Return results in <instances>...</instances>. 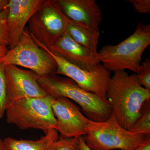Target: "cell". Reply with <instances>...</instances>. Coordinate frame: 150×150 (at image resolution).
I'll return each instance as SVG.
<instances>
[{"mask_svg": "<svg viewBox=\"0 0 150 150\" xmlns=\"http://www.w3.org/2000/svg\"><path fill=\"white\" fill-rule=\"evenodd\" d=\"M106 96L118 123L130 131L144 105L150 101V90L140 84L136 74L118 71L110 78Z\"/></svg>", "mask_w": 150, "mask_h": 150, "instance_id": "cell-1", "label": "cell"}, {"mask_svg": "<svg viewBox=\"0 0 150 150\" xmlns=\"http://www.w3.org/2000/svg\"><path fill=\"white\" fill-rule=\"evenodd\" d=\"M38 83L53 97H64L77 103L91 121L103 122L112 115V108L106 98L81 88L70 79L51 74L40 76Z\"/></svg>", "mask_w": 150, "mask_h": 150, "instance_id": "cell-2", "label": "cell"}, {"mask_svg": "<svg viewBox=\"0 0 150 150\" xmlns=\"http://www.w3.org/2000/svg\"><path fill=\"white\" fill-rule=\"evenodd\" d=\"M150 44V25L138 23L132 35L119 44L107 45L99 53L100 62L109 71L129 70L137 73L144 51Z\"/></svg>", "mask_w": 150, "mask_h": 150, "instance_id": "cell-3", "label": "cell"}, {"mask_svg": "<svg viewBox=\"0 0 150 150\" xmlns=\"http://www.w3.org/2000/svg\"><path fill=\"white\" fill-rule=\"evenodd\" d=\"M148 137L123 128L112 112L106 121L90 120L83 136L87 146L92 150H135L146 142Z\"/></svg>", "mask_w": 150, "mask_h": 150, "instance_id": "cell-4", "label": "cell"}, {"mask_svg": "<svg viewBox=\"0 0 150 150\" xmlns=\"http://www.w3.org/2000/svg\"><path fill=\"white\" fill-rule=\"evenodd\" d=\"M52 98L47 95L14 100L6 107L7 122L21 129H40L46 134L55 129L57 123L51 106Z\"/></svg>", "mask_w": 150, "mask_h": 150, "instance_id": "cell-5", "label": "cell"}, {"mask_svg": "<svg viewBox=\"0 0 150 150\" xmlns=\"http://www.w3.org/2000/svg\"><path fill=\"white\" fill-rule=\"evenodd\" d=\"M71 21L62 11L58 0L44 1L29 20L28 32L49 48L66 32Z\"/></svg>", "mask_w": 150, "mask_h": 150, "instance_id": "cell-6", "label": "cell"}, {"mask_svg": "<svg viewBox=\"0 0 150 150\" xmlns=\"http://www.w3.org/2000/svg\"><path fill=\"white\" fill-rule=\"evenodd\" d=\"M0 62L29 69L39 76L54 74L57 69L54 59L38 46L27 29L17 45L0 58Z\"/></svg>", "mask_w": 150, "mask_h": 150, "instance_id": "cell-7", "label": "cell"}, {"mask_svg": "<svg viewBox=\"0 0 150 150\" xmlns=\"http://www.w3.org/2000/svg\"><path fill=\"white\" fill-rule=\"evenodd\" d=\"M31 36L38 46L54 59L57 65L54 75L67 76L81 88L106 98V91L111 76L110 72L103 65L100 64L91 70L81 69L63 58L54 55L47 47Z\"/></svg>", "mask_w": 150, "mask_h": 150, "instance_id": "cell-8", "label": "cell"}, {"mask_svg": "<svg viewBox=\"0 0 150 150\" xmlns=\"http://www.w3.org/2000/svg\"><path fill=\"white\" fill-rule=\"evenodd\" d=\"M51 106L57 122L54 129L62 137L74 138L86 134L90 120L69 99L64 97H53Z\"/></svg>", "mask_w": 150, "mask_h": 150, "instance_id": "cell-9", "label": "cell"}, {"mask_svg": "<svg viewBox=\"0 0 150 150\" xmlns=\"http://www.w3.org/2000/svg\"><path fill=\"white\" fill-rule=\"evenodd\" d=\"M7 87V105L16 100L47 96L38 83L40 76L32 71L14 65H4Z\"/></svg>", "mask_w": 150, "mask_h": 150, "instance_id": "cell-10", "label": "cell"}, {"mask_svg": "<svg viewBox=\"0 0 150 150\" xmlns=\"http://www.w3.org/2000/svg\"><path fill=\"white\" fill-rule=\"evenodd\" d=\"M48 49L54 55L83 69L91 70L100 63L98 52L77 43L66 31Z\"/></svg>", "mask_w": 150, "mask_h": 150, "instance_id": "cell-11", "label": "cell"}, {"mask_svg": "<svg viewBox=\"0 0 150 150\" xmlns=\"http://www.w3.org/2000/svg\"><path fill=\"white\" fill-rule=\"evenodd\" d=\"M43 0H9L7 19L9 46L17 45L25 30V25L41 6Z\"/></svg>", "mask_w": 150, "mask_h": 150, "instance_id": "cell-12", "label": "cell"}, {"mask_svg": "<svg viewBox=\"0 0 150 150\" xmlns=\"http://www.w3.org/2000/svg\"><path fill=\"white\" fill-rule=\"evenodd\" d=\"M62 11L71 21L92 29H98L102 11L95 0H58Z\"/></svg>", "mask_w": 150, "mask_h": 150, "instance_id": "cell-13", "label": "cell"}, {"mask_svg": "<svg viewBox=\"0 0 150 150\" xmlns=\"http://www.w3.org/2000/svg\"><path fill=\"white\" fill-rule=\"evenodd\" d=\"M58 131L51 129L39 139H16L8 137L4 140L6 150H48L53 142L59 139Z\"/></svg>", "mask_w": 150, "mask_h": 150, "instance_id": "cell-14", "label": "cell"}, {"mask_svg": "<svg viewBox=\"0 0 150 150\" xmlns=\"http://www.w3.org/2000/svg\"><path fill=\"white\" fill-rule=\"evenodd\" d=\"M72 38L82 46L97 51L100 32L99 28L92 29L71 21L66 30Z\"/></svg>", "mask_w": 150, "mask_h": 150, "instance_id": "cell-15", "label": "cell"}, {"mask_svg": "<svg viewBox=\"0 0 150 150\" xmlns=\"http://www.w3.org/2000/svg\"><path fill=\"white\" fill-rule=\"evenodd\" d=\"M129 131L135 134H143L147 137H150V101L144 105L139 117Z\"/></svg>", "mask_w": 150, "mask_h": 150, "instance_id": "cell-16", "label": "cell"}, {"mask_svg": "<svg viewBox=\"0 0 150 150\" xmlns=\"http://www.w3.org/2000/svg\"><path fill=\"white\" fill-rule=\"evenodd\" d=\"M79 144V137H61L51 144L48 150H78Z\"/></svg>", "mask_w": 150, "mask_h": 150, "instance_id": "cell-17", "label": "cell"}, {"mask_svg": "<svg viewBox=\"0 0 150 150\" xmlns=\"http://www.w3.org/2000/svg\"><path fill=\"white\" fill-rule=\"evenodd\" d=\"M7 105L6 81L5 66L0 62V118H3L5 113Z\"/></svg>", "mask_w": 150, "mask_h": 150, "instance_id": "cell-18", "label": "cell"}, {"mask_svg": "<svg viewBox=\"0 0 150 150\" xmlns=\"http://www.w3.org/2000/svg\"><path fill=\"white\" fill-rule=\"evenodd\" d=\"M136 74L140 84L150 90V59H146L144 62H142Z\"/></svg>", "mask_w": 150, "mask_h": 150, "instance_id": "cell-19", "label": "cell"}, {"mask_svg": "<svg viewBox=\"0 0 150 150\" xmlns=\"http://www.w3.org/2000/svg\"><path fill=\"white\" fill-rule=\"evenodd\" d=\"M8 8L0 11V45L9 46L7 19Z\"/></svg>", "mask_w": 150, "mask_h": 150, "instance_id": "cell-20", "label": "cell"}, {"mask_svg": "<svg viewBox=\"0 0 150 150\" xmlns=\"http://www.w3.org/2000/svg\"><path fill=\"white\" fill-rule=\"evenodd\" d=\"M140 13H147L150 12V0H127Z\"/></svg>", "mask_w": 150, "mask_h": 150, "instance_id": "cell-21", "label": "cell"}, {"mask_svg": "<svg viewBox=\"0 0 150 150\" xmlns=\"http://www.w3.org/2000/svg\"><path fill=\"white\" fill-rule=\"evenodd\" d=\"M78 150H92L87 146L84 140L83 136L79 137V144Z\"/></svg>", "mask_w": 150, "mask_h": 150, "instance_id": "cell-22", "label": "cell"}, {"mask_svg": "<svg viewBox=\"0 0 150 150\" xmlns=\"http://www.w3.org/2000/svg\"><path fill=\"white\" fill-rule=\"evenodd\" d=\"M135 150H150V137H148L146 142Z\"/></svg>", "mask_w": 150, "mask_h": 150, "instance_id": "cell-23", "label": "cell"}, {"mask_svg": "<svg viewBox=\"0 0 150 150\" xmlns=\"http://www.w3.org/2000/svg\"><path fill=\"white\" fill-rule=\"evenodd\" d=\"M8 0H0V11L8 8Z\"/></svg>", "mask_w": 150, "mask_h": 150, "instance_id": "cell-24", "label": "cell"}, {"mask_svg": "<svg viewBox=\"0 0 150 150\" xmlns=\"http://www.w3.org/2000/svg\"><path fill=\"white\" fill-rule=\"evenodd\" d=\"M8 51L7 46L0 45V58L4 56Z\"/></svg>", "mask_w": 150, "mask_h": 150, "instance_id": "cell-25", "label": "cell"}, {"mask_svg": "<svg viewBox=\"0 0 150 150\" xmlns=\"http://www.w3.org/2000/svg\"><path fill=\"white\" fill-rule=\"evenodd\" d=\"M0 150H6L4 140L0 138Z\"/></svg>", "mask_w": 150, "mask_h": 150, "instance_id": "cell-26", "label": "cell"}]
</instances>
